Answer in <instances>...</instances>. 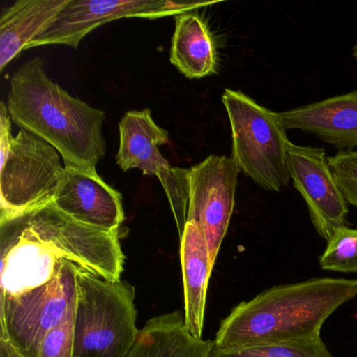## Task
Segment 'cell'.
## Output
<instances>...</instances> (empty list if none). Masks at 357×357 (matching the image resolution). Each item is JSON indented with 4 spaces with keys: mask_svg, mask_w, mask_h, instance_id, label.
Returning a JSON list of instances; mask_svg holds the SVG:
<instances>
[{
    "mask_svg": "<svg viewBox=\"0 0 357 357\" xmlns=\"http://www.w3.org/2000/svg\"><path fill=\"white\" fill-rule=\"evenodd\" d=\"M61 260L120 281L125 263L120 231L82 225L53 202L0 219V300L45 285Z\"/></svg>",
    "mask_w": 357,
    "mask_h": 357,
    "instance_id": "cell-1",
    "label": "cell"
},
{
    "mask_svg": "<svg viewBox=\"0 0 357 357\" xmlns=\"http://www.w3.org/2000/svg\"><path fill=\"white\" fill-rule=\"evenodd\" d=\"M357 296V280L312 278L275 286L240 303L221 321L214 340L220 350L321 336L326 319Z\"/></svg>",
    "mask_w": 357,
    "mask_h": 357,
    "instance_id": "cell-2",
    "label": "cell"
},
{
    "mask_svg": "<svg viewBox=\"0 0 357 357\" xmlns=\"http://www.w3.org/2000/svg\"><path fill=\"white\" fill-rule=\"evenodd\" d=\"M7 107L12 122L53 146L64 167L96 171L105 155V114L52 81L39 58L12 77Z\"/></svg>",
    "mask_w": 357,
    "mask_h": 357,
    "instance_id": "cell-3",
    "label": "cell"
},
{
    "mask_svg": "<svg viewBox=\"0 0 357 357\" xmlns=\"http://www.w3.org/2000/svg\"><path fill=\"white\" fill-rule=\"evenodd\" d=\"M135 298L128 282L110 281L78 265L74 357L126 356L139 332Z\"/></svg>",
    "mask_w": 357,
    "mask_h": 357,
    "instance_id": "cell-4",
    "label": "cell"
},
{
    "mask_svg": "<svg viewBox=\"0 0 357 357\" xmlns=\"http://www.w3.org/2000/svg\"><path fill=\"white\" fill-rule=\"evenodd\" d=\"M7 104H0V219L53 202L63 174L60 153L24 129L12 135Z\"/></svg>",
    "mask_w": 357,
    "mask_h": 357,
    "instance_id": "cell-5",
    "label": "cell"
},
{
    "mask_svg": "<svg viewBox=\"0 0 357 357\" xmlns=\"http://www.w3.org/2000/svg\"><path fill=\"white\" fill-rule=\"evenodd\" d=\"M221 100L231 123V158L240 171L266 191L279 192L287 187L291 179L290 141L277 112L233 89H225Z\"/></svg>",
    "mask_w": 357,
    "mask_h": 357,
    "instance_id": "cell-6",
    "label": "cell"
},
{
    "mask_svg": "<svg viewBox=\"0 0 357 357\" xmlns=\"http://www.w3.org/2000/svg\"><path fill=\"white\" fill-rule=\"evenodd\" d=\"M77 271L78 265L61 260L45 285L0 300V338L24 357H38L47 334L76 306Z\"/></svg>",
    "mask_w": 357,
    "mask_h": 357,
    "instance_id": "cell-7",
    "label": "cell"
},
{
    "mask_svg": "<svg viewBox=\"0 0 357 357\" xmlns=\"http://www.w3.org/2000/svg\"><path fill=\"white\" fill-rule=\"evenodd\" d=\"M120 148L116 164L123 171L139 169L162 183L174 216L179 237L187 225L189 170L170 166L160 147L169 144V133L158 126L149 109L131 110L120 122Z\"/></svg>",
    "mask_w": 357,
    "mask_h": 357,
    "instance_id": "cell-8",
    "label": "cell"
},
{
    "mask_svg": "<svg viewBox=\"0 0 357 357\" xmlns=\"http://www.w3.org/2000/svg\"><path fill=\"white\" fill-rule=\"evenodd\" d=\"M216 3H179L170 0H70L31 47L68 45L77 49L89 33L121 18L158 20L181 15Z\"/></svg>",
    "mask_w": 357,
    "mask_h": 357,
    "instance_id": "cell-9",
    "label": "cell"
},
{
    "mask_svg": "<svg viewBox=\"0 0 357 357\" xmlns=\"http://www.w3.org/2000/svg\"><path fill=\"white\" fill-rule=\"evenodd\" d=\"M239 172L233 158L218 155L208 156L189 169L187 221L204 233L213 265L229 229Z\"/></svg>",
    "mask_w": 357,
    "mask_h": 357,
    "instance_id": "cell-10",
    "label": "cell"
},
{
    "mask_svg": "<svg viewBox=\"0 0 357 357\" xmlns=\"http://www.w3.org/2000/svg\"><path fill=\"white\" fill-rule=\"evenodd\" d=\"M288 162L294 187L306 202L315 231L328 241L347 227L349 208L325 149L290 142Z\"/></svg>",
    "mask_w": 357,
    "mask_h": 357,
    "instance_id": "cell-11",
    "label": "cell"
},
{
    "mask_svg": "<svg viewBox=\"0 0 357 357\" xmlns=\"http://www.w3.org/2000/svg\"><path fill=\"white\" fill-rule=\"evenodd\" d=\"M53 202L75 220L97 229L119 231L125 220L122 196L97 171L64 167Z\"/></svg>",
    "mask_w": 357,
    "mask_h": 357,
    "instance_id": "cell-12",
    "label": "cell"
},
{
    "mask_svg": "<svg viewBox=\"0 0 357 357\" xmlns=\"http://www.w3.org/2000/svg\"><path fill=\"white\" fill-rule=\"evenodd\" d=\"M277 114L286 131L312 133L340 151L357 147V89Z\"/></svg>",
    "mask_w": 357,
    "mask_h": 357,
    "instance_id": "cell-13",
    "label": "cell"
},
{
    "mask_svg": "<svg viewBox=\"0 0 357 357\" xmlns=\"http://www.w3.org/2000/svg\"><path fill=\"white\" fill-rule=\"evenodd\" d=\"M181 259L185 294V324L192 335L202 338L208 282L214 265L202 229L187 221L181 238Z\"/></svg>",
    "mask_w": 357,
    "mask_h": 357,
    "instance_id": "cell-14",
    "label": "cell"
},
{
    "mask_svg": "<svg viewBox=\"0 0 357 357\" xmlns=\"http://www.w3.org/2000/svg\"><path fill=\"white\" fill-rule=\"evenodd\" d=\"M70 0H18L0 16V70L43 34Z\"/></svg>",
    "mask_w": 357,
    "mask_h": 357,
    "instance_id": "cell-15",
    "label": "cell"
},
{
    "mask_svg": "<svg viewBox=\"0 0 357 357\" xmlns=\"http://www.w3.org/2000/svg\"><path fill=\"white\" fill-rule=\"evenodd\" d=\"M213 348L214 340L192 335L181 311H174L149 319L125 357H210Z\"/></svg>",
    "mask_w": 357,
    "mask_h": 357,
    "instance_id": "cell-16",
    "label": "cell"
},
{
    "mask_svg": "<svg viewBox=\"0 0 357 357\" xmlns=\"http://www.w3.org/2000/svg\"><path fill=\"white\" fill-rule=\"evenodd\" d=\"M170 61L192 80L216 73L214 40L206 22L198 14L188 12L175 18Z\"/></svg>",
    "mask_w": 357,
    "mask_h": 357,
    "instance_id": "cell-17",
    "label": "cell"
},
{
    "mask_svg": "<svg viewBox=\"0 0 357 357\" xmlns=\"http://www.w3.org/2000/svg\"><path fill=\"white\" fill-rule=\"evenodd\" d=\"M210 357H333L321 336L298 342H273L235 350L213 348Z\"/></svg>",
    "mask_w": 357,
    "mask_h": 357,
    "instance_id": "cell-18",
    "label": "cell"
},
{
    "mask_svg": "<svg viewBox=\"0 0 357 357\" xmlns=\"http://www.w3.org/2000/svg\"><path fill=\"white\" fill-rule=\"evenodd\" d=\"M319 265L325 271L357 273V229L348 227L338 229L328 240Z\"/></svg>",
    "mask_w": 357,
    "mask_h": 357,
    "instance_id": "cell-19",
    "label": "cell"
},
{
    "mask_svg": "<svg viewBox=\"0 0 357 357\" xmlns=\"http://www.w3.org/2000/svg\"><path fill=\"white\" fill-rule=\"evenodd\" d=\"M329 162L347 204L357 208V151H340Z\"/></svg>",
    "mask_w": 357,
    "mask_h": 357,
    "instance_id": "cell-20",
    "label": "cell"
},
{
    "mask_svg": "<svg viewBox=\"0 0 357 357\" xmlns=\"http://www.w3.org/2000/svg\"><path fill=\"white\" fill-rule=\"evenodd\" d=\"M75 308L59 326L52 330L41 344L38 357H74L73 326Z\"/></svg>",
    "mask_w": 357,
    "mask_h": 357,
    "instance_id": "cell-21",
    "label": "cell"
},
{
    "mask_svg": "<svg viewBox=\"0 0 357 357\" xmlns=\"http://www.w3.org/2000/svg\"><path fill=\"white\" fill-rule=\"evenodd\" d=\"M0 357H24L9 340L0 338Z\"/></svg>",
    "mask_w": 357,
    "mask_h": 357,
    "instance_id": "cell-22",
    "label": "cell"
},
{
    "mask_svg": "<svg viewBox=\"0 0 357 357\" xmlns=\"http://www.w3.org/2000/svg\"><path fill=\"white\" fill-rule=\"evenodd\" d=\"M352 56L353 58H354V59L356 60L357 61V43L356 45H355L354 47H353Z\"/></svg>",
    "mask_w": 357,
    "mask_h": 357,
    "instance_id": "cell-23",
    "label": "cell"
}]
</instances>
